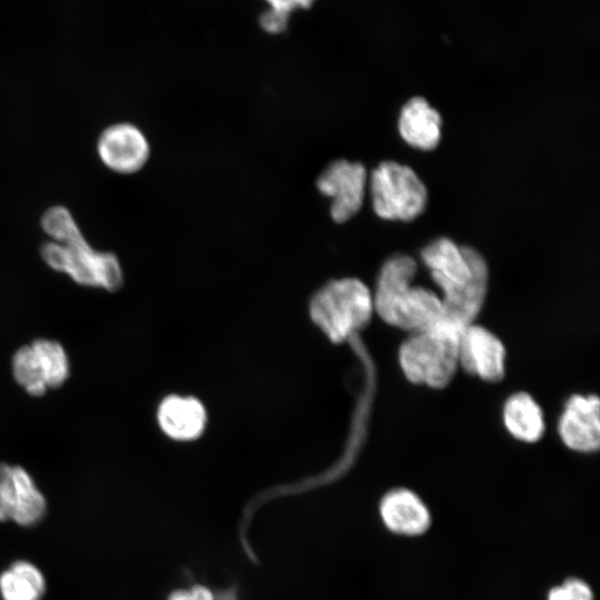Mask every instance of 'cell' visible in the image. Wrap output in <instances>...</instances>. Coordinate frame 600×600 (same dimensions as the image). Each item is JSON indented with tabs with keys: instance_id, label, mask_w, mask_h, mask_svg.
I'll return each mask as SVG.
<instances>
[{
	"instance_id": "obj_5",
	"label": "cell",
	"mask_w": 600,
	"mask_h": 600,
	"mask_svg": "<svg viewBox=\"0 0 600 600\" xmlns=\"http://www.w3.org/2000/svg\"><path fill=\"white\" fill-rule=\"evenodd\" d=\"M372 207L384 220L410 221L420 216L428 192L417 173L394 161L381 162L370 176Z\"/></svg>"
},
{
	"instance_id": "obj_4",
	"label": "cell",
	"mask_w": 600,
	"mask_h": 600,
	"mask_svg": "<svg viewBox=\"0 0 600 600\" xmlns=\"http://www.w3.org/2000/svg\"><path fill=\"white\" fill-rule=\"evenodd\" d=\"M373 298L359 279L332 280L312 298L313 321L334 342H340L363 328L373 312Z\"/></svg>"
},
{
	"instance_id": "obj_17",
	"label": "cell",
	"mask_w": 600,
	"mask_h": 600,
	"mask_svg": "<svg viewBox=\"0 0 600 600\" xmlns=\"http://www.w3.org/2000/svg\"><path fill=\"white\" fill-rule=\"evenodd\" d=\"M48 388L62 386L69 377V360L64 348L54 340L39 338L31 342Z\"/></svg>"
},
{
	"instance_id": "obj_10",
	"label": "cell",
	"mask_w": 600,
	"mask_h": 600,
	"mask_svg": "<svg viewBox=\"0 0 600 600\" xmlns=\"http://www.w3.org/2000/svg\"><path fill=\"white\" fill-rule=\"evenodd\" d=\"M98 156L102 163L118 173H134L148 161L150 147L142 131L131 123H116L99 137Z\"/></svg>"
},
{
	"instance_id": "obj_16",
	"label": "cell",
	"mask_w": 600,
	"mask_h": 600,
	"mask_svg": "<svg viewBox=\"0 0 600 600\" xmlns=\"http://www.w3.org/2000/svg\"><path fill=\"white\" fill-rule=\"evenodd\" d=\"M13 473L17 497L11 521L24 528L34 527L47 513V500L23 467L13 466Z\"/></svg>"
},
{
	"instance_id": "obj_2",
	"label": "cell",
	"mask_w": 600,
	"mask_h": 600,
	"mask_svg": "<svg viewBox=\"0 0 600 600\" xmlns=\"http://www.w3.org/2000/svg\"><path fill=\"white\" fill-rule=\"evenodd\" d=\"M41 226L53 239L41 248V257L51 269L67 273L81 286L108 291L121 288L123 276L118 258L91 248L68 209L59 206L48 209Z\"/></svg>"
},
{
	"instance_id": "obj_22",
	"label": "cell",
	"mask_w": 600,
	"mask_h": 600,
	"mask_svg": "<svg viewBox=\"0 0 600 600\" xmlns=\"http://www.w3.org/2000/svg\"><path fill=\"white\" fill-rule=\"evenodd\" d=\"M167 600H214V597L207 587L196 584L171 592Z\"/></svg>"
},
{
	"instance_id": "obj_7",
	"label": "cell",
	"mask_w": 600,
	"mask_h": 600,
	"mask_svg": "<svg viewBox=\"0 0 600 600\" xmlns=\"http://www.w3.org/2000/svg\"><path fill=\"white\" fill-rule=\"evenodd\" d=\"M459 367L487 382H498L506 371V348L487 328L474 322L463 328L458 346Z\"/></svg>"
},
{
	"instance_id": "obj_6",
	"label": "cell",
	"mask_w": 600,
	"mask_h": 600,
	"mask_svg": "<svg viewBox=\"0 0 600 600\" xmlns=\"http://www.w3.org/2000/svg\"><path fill=\"white\" fill-rule=\"evenodd\" d=\"M368 173L360 162H331L318 177L317 188L331 199L330 216L337 223L352 218L362 207Z\"/></svg>"
},
{
	"instance_id": "obj_3",
	"label": "cell",
	"mask_w": 600,
	"mask_h": 600,
	"mask_svg": "<svg viewBox=\"0 0 600 600\" xmlns=\"http://www.w3.org/2000/svg\"><path fill=\"white\" fill-rule=\"evenodd\" d=\"M462 330L444 320L430 330L410 333L398 352L404 377L414 384L433 389L447 387L459 368Z\"/></svg>"
},
{
	"instance_id": "obj_18",
	"label": "cell",
	"mask_w": 600,
	"mask_h": 600,
	"mask_svg": "<svg viewBox=\"0 0 600 600\" xmlns=\"http://www.w3.org/2000/svg\"><path fill=\"white\" fill-rule=\"evenodd\" d=\"M12 373L14 380L30 396H42L48 387L31 346L19 348L12 357Z\"/></svg>"
},
{
	"instance_id": "obj_9",
	"label": "cell",
	"mask_w": 600,
	"mask_h": 600,
	"mask_svg": "<svg viewBox=\"0 0 600 600\" xmlns=\"http://www.w3.org/2000/svg\"><path fill=\"white\" fill-rule=\"evenodd\" d=\"M600 402L596 394H573L558 422L560 439L569 449L592 453L600 446Z\"/></svg>"
},
{
	"instance_id": "obj_15",
	"label": "cell",
	"mask_w": 600,
	"mask_h": 600,
	"mask_svg": "<svg viewBox=\"0 0 600 600\" xmlns=\"http://www.w3.org/2000/svg\"><path fill=\"white\" fill-rule=\"evenodd\" d=\"M46 591V578L31 561L14 560L0 572L2 600H41Z\"/></svg>"
},
{
	"instance_id": "obj_20",
	"label": "cell",
	"mask_w": 600,
	"mask_h": 600,
	"mask_svg": "<svg viewBox=\"0 0 600 600\" xmlns=\"http://www.w3.org/2000/svg\"><path fill=\"white\" fill-rule=\"evenodd\" d=\"M16 497L13 466L0 462V522L11 521Z\"/></svg>"
},
{
	"instance_id": "obj_11",
	"label": "cell",
	"mask_w": 600,
	"mask_h": 600,
	"mask_svg": "<svg viewBox=\"0 0 600 600\" xmlns=\"http://www.w3.org/2000/svg\"><path fill=\"white\" fill-rule=\"evenodd\" d=\"M417 271L416 260L407 254L392 256L383 263L372 298L376 312L386 323L392 326L398 307L411 288Z\"/></svg>"
},
{
	"instance_id": "obj_1",
	"label": "cell",
	"mask_w": 600,
	"mask_h": 600,
	"mask_svg": "<svg viewBox=\"0 0 600 600\" xmlns=\"http://www.w3.org/2000/svg\"><path fill=\"white\" fill-rule=\"evenodd\" d=\"M421 258L442 291L444 320L464 328L473 323L486 299L488 266L473 248L459 247L448 238L429 243Z\"/></svg>"
},
{
	"instance_id": "obj_13",
	"label": "cell",
	"mask_w": 600,
	"mask_h": 600,
	"mask_svg": "<svg viewBox=\"0 0 600 600\" xmlns=\"http://www.w3.org/2000/svg\"><path fill=\"white\" fill-rule=\"evenodd\" d=\"M158 421L169 437L178 440L197 438L206 423V411L193 398L170 396L158 409Z\"/></svg>"
},
{
	"instance_id": "obj_14",
	"label": "cell",
	"mask_w": 600,
	"mask_h": 600,
	"mask_svg": "<svg viewBox=\"0 0 600 600\" xmlns=\"http://www.w3.org/2000/svg\"><path fill=\"white\" fill-rule=\"evenodd\" d=\"M502 420L508 432L523 442H536L544 433L543 412L538 402L526 392L513 393L506 400Z\"/></svg>"
},
{
	"instance_id": "obj_24",
	"label": "cell",
	"mask_w": 600,
	"mask_h": 600,
	"mask_svg": "<svg viewBox=\"0 0 600 600\" xmlns=\"http://www.w3.org/2000/svg\"><path fill=\"white\" fill-rule=\"evenodd\" d=\"M316 0H292L294 9L301 8V9H308L310 8Z\"/></svg>"
},
{
	"instance_id": "obj_8",
	"label": "cell",
	"mask_w": 600,
	"mask_h": 600,
	"mask_svg": "<svg viewBox=\"0 0 600 600\" xmlns=\"http://www.w3.org/2000/svg\"><path fill=\"white\" fill-rule=\"evenodd\" d=\"M379 517L391 534L400 538H420L432 527V514L423 499L413 490L397 487L380 499Z\"/></svg>"
},
{
	"instance_id": "obj_21",
	"label": "cell",
	"mask_w": 600,
	"mask_h": 600,
	"mask_svg": "<svg viewBox=\"0 0 600 600\" xmlns=\"http://www.w3.org/2000/svg\"><path fill=\"white\" fill-rule=\"evenodd\" d=\"M290 13L269 8L260 16L261 28L269 33H280L288 27Z\"/></svg>"
},
{
	"instance_id": "obj_23",
	"label": "cell",
	"mask_w": 600,
	"mask_h": 600,
	"mask_svg": "<svg viewBox=\"0 0 600 600\" xmlns=\"http://www.w3.org/2000/svg\"><path fill=\"white\" fill-rule=\"evenodd\" d=\"M270 8L283 11L287 13H291V11L294 9L292 0H266Z\"/></svg>"
},
{
	"instance_id": "obj_19",
	"label": "cell",
	"mask_w": 600,
	"mask_h": 600,
	"mask_svg": "<svg viewBox=\"0 0 600 600\" xmlns=\"http://www.w3.org/2000/svg\"><path fill=\"white\" fill-rule=\"evenodd\" d=\"M546 600H596L591 584L581 577L569 576L547 591Z\"/></svg>"
},
{
	"instance_id": "obj_12",
	"label": "cell",
	"mask_w": 600,
	"mask_h": 600,
	"mask_svg": "<svg viewBox=\"0 0 600 600\" xmlns=\"http://www.w3.org/2000/svg\"><path fill=\"white\" fill-rule=\"evenodd\" d=\"M398 127L402 139L420 150L434 149L441 138V117L421 97H414L403 106Z\"/></svg>"
}]
</instances>
